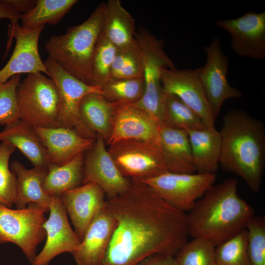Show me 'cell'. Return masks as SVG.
I'll return each instance as SVG.
<instances>
[{
  "label": "cell",
  "mask_w": 265,
  "mask_h": 265,
  "mask_svg": "<svg viewBox=\"0 0 265 265\" xmlns=\"http://www.w3.org/2000/svg\"><path fill=\"white\" fill-rule=\"evenodd\" d=\"M207 54L205 65L200 67L199 78L212 112L216 118L227 100L239 98L241 92L231 86L227 79L229 59L221 49V42L214 37L204 47Z\"/></svg>",
  "instance_id": "11"
},
{
  "label": "cell",
  "mask_w": 265,
  "mask_h": 265,
  "mask_svg": "<svg viewBox=\"0 0 265 265\" xmlns=\"http://www.w3.org/2000/svg\"><path fill=\"white\" fill-rule=\"evenodd\" d=\"M10 168L17 179L16 209H25L28 204L34 203L49 212L52 196L43 188L48 169L39 167L27 169L17 160L11 163Z\"/></svg>",
  "instance_id": "23"
},
{
  "label": "cell",
  "mask_w": 265,
  "mask_h": 265,
  "mask_svg": "<svg viewBox=\"0 0 265 265\" xmlns=\"http://www.w3.org/2000/svg\"><path fill=\"white\" fill-rule=\"evenodd\" d=\"M106 2L101 3L82 24L69 27L60 35L52 36L45 48L53 60L79 80L91 85L92 62L101 33Z\"/></svg>",
  "instance_id": "4"
},
{
  "label": "cell",
  "mask_w": 265,
  "mask_h": 265,
  "mask_svg": "<svg viewBox=\"0 0 265 265\" xmlns=\"http://www.w3.org/2000/svg\"><path fill=\"white\" fill-rule=\"evenodd\" d=\"M217 27L231 36V47L239 56L265 59V12L249 11L235 19L218 20Z\"/></svg>",
  "instance_id": "14"
},
{
  "label": "cell",
  "mask_w": 265,
  "mask_h": 265,
  "mask_svg": "<svg viewBox=\"0 0 265 265\" xmlns=\"http://www.w3.org/2000/svg\"><path fill=\"white\" fill-rule=\"evenodd\" d=\"M246 229L250 265H265V217L254 215L249 221Z\"/></svg>",
  "instance_id": "36"
},
{
  "label": "cell",
  "mask_w": 265,
  "mask_h": 265,
  "mask_svg": "<svg viewBox=\"0 0 265 265\" xmlns=\"http://www.w3.org/2000/svg\"><path fill=\"white\" fill-rule=\"evenodd\" d=\"M162 125L187 132L207 127L200 117L180 99L168 93H165Z\"/></svg>",
  "instance_id": "29"
},
{
  "label": "cell",
  "mask_w": 265,
  "mask_h": 265,
  "mask_svg": "<svg viewBox=\"0 0 265 265\" xmlns=\"http://www.w3.org/2000/svg\"><path fill=\"white\" fill-rule=\"evenodd\" d=\"M159 145L168 172L196 173L187 132L160 125Z\"/></svg>",
  "instance_id": "21"
},
{
  "label": "cell",
  "mask_w": 265,
  "mask_h": 265,
  "mask_svg": "<svg viewBox=\"0 0 265 265\" xmlns=\"http://www.w3.org/2000/svg\"><path fill=\"white\" fill-rule=\"evenodd\" d=\"M115 106V103L108 102L98 93L86 94L79 105V115L84 125L95 134L100 135L106 144L111 134Z\"/></svg>",
  "instance_id": "25"
},
{
  "label": "cell",
  "mask_w": 265,
  "mask_h": 265,
  "mask_svg": "<svg viewBox=\"0 0 265 265\" xmlns=\"http://www.w3.org/2000/svg\"><path fill=\"white\" fill-rule=\"evenodd\" d=\"M60 197L81 241L93 218L105 207V193L97 184L88 183L64 192Z\"/></svg>",
  "instance_id": "18"
},
{
  "label": "cell",
  "mask_w": 265,
  "mask_h": 265,
  "mask_svg": "<svg viewBox=\"0 0 265 265\" xmlns=\"http://www.w3.org/2000/svg\"><path fill=\"white\" fill-rule=\"evenodd\" d=\"M126 139H137L159 143V126L145 110L135 105L115 103L112 119L110 145Z\"/></svg>",
  "instance_id": "17"
},
{
  "label": "cell",
  "mask_w": 265,
  "mask_h": 265,
  "mask_svg": "<svg viewBox=\"0 0 265 265\" xmlns=\"http://www.w3.org/2000/svg\"><path fill=\"white\" fill-rule=\"evenodd\" d=\"M143 59L145 91L142 98L132 104L147 112L158 123L163 124L165 93L160 81L162 68L176 69L172 60L165 53L163 42L144 28L134 34Z\"/></svg>",
  "instance_id": "5"
},
{
  "label": "cell",
  "mask_w": 265,
  "mask_h": 265,
  "mask_svg": "<svg viewBox=\"0 0 265 265\" xmlns=\"http://www.w3.org/2000/svg\"><path fill=\"white\" fill-rule=\"evenodd\" d=\"M47 211L34 203L13 210L0 204V243L17 245L31 264L39 244L46 237L43 224Z\"/></svg>",
  "instance_id": "7"
},
{
  "label": "cell",
  "mask_w": 265,
  "mask_h": 265,
  "mask_svg": "<svg viewBox=\"0 0 265 265\" xmlns=\"http://www.w3.org/2000/svg\"><path fill=\"white\" fill-rule=\"evenodd\" d=\"M45 146L51 163L65 164L94 145L95 139L84 138L75 130L62 128L33 127Z\"/></svg>",
  "instance_id": "20"
},
{
  "label": "cell",
  "mask_w": 265,
  "mask_h": 265,
  "mask_svg": "<svg viewBox=\"0 0 265 265\" xmlns=\"http://www.w3.org/2000/svg\"><path fill=\"white\" fill-rule=\"evenodd\" d=\"M83 154L78 155L62 165H49L43 186L46 193L60 196L64 192L82 185Z\"/></svg>",
  "instance_id": "27"
},
{
  "label": "cell",
  "mask_w": 265,
  "mask_h": 265,
  "mask_svg": "<svg viewBox=\"0 0 265 265\" xmlns=\"http://www.w3.org/2000/svg\"><path fill=\"white\" fill-rule=\"evenodd\" d=\"M135 265H179L175 256L156 253L149 255Z\"/></svg>",
  "instance_id": "38"
},
{
  "label": "cell",
  "mask_w": 265,
  "mask_h": 265,
  "mask_svg": "<svg viewBox=\"0 0 265 265\" xmlns=\"http://www.w3.org/2000/svg\"><path fill=\"white\" fill-rule=\"evenodd\" d=\"M20 15L5 0H0V20L7 19L10 21H19Z\"/></svg>",
  "instance_id": "40"
},
{
  "label": "cell",
  "mask_w": 265,
  "mask_h": 265,
  "mask_svg": "<svg viewBox=\"0 0 265 265\" xmlns=\"http://www.w3.org/2000/svg\"><path fill=\"white\" fill-rule=\"evenodd\" d=\"M106 142L97 134L93 146L83 158L82 185L95 183L105 193L106 198L115 197L127 190L130 179L117 168L106 148Z\"/></svg>",
  "instance_id": "15"
},
{
  "label": "cell",
  "mask_w": 265,
  "mask_h": 265,
  "mask_svg": "<svg viewBox=\"0 0 265 265\" xmlns=\"http://www.w3.org/2000/svg\"><path fill=\"white\" fill-rule=\"evenodd\" d=\"M238 184L235 178L226 179L197 201L186 214L189 236L207 239L216 246L246 229L254 211L238 195Z\"/></svg>",
  "instance_id": "2"
},
{
  "label": "cell",
  "mask_w": 265,
  "mask_h": 265,
  "mask_svg": "<svg viewBox=\"0 0 265 265\" xmlns=\"http://www.w3.org/2000/svg\"><path fill=\"white\" fill-rule=\"evenodd\" d=\"M214 245L199 238L187 241L175 256L179 265H216Z\"/></svg>",
  "instance_id": "34"
},
{
  "label": "cell",
  "mask_w": 265,
  "mask_h": 265,
  "mask_svg": "<svg viewBox=\"0 0 265 265\" xmlns=\"http://www.w3.org/2000/svg\"><path fill=\"white\" fill-rule=\"evenodd\" d=\"M44 64L48 76L54 80L58 90L57 127L72 129L82 137L95 139L97 134L88 129L80 118L79 105L87 94H102L101 88L87 84L74 77L49 56Z\"/></svg>",
  "instance_id": "8"
},
{
  "label": "cell",
  "mask_w": 265,
  "mask_h": 265,
  "mask_svg": "<svg viewBox=\"0 0 265 265\" xmlns=\"http://www.w3.org/2000/svg\"><path fill=\"white\" fill-rule=\"evenodd\" d=\"M0 141L18 148L34 167L48 169L51 164L46 149L33 127L18 119L5 125Z\"/></svg>",
  "instance_id": "22"
},
{
  "label": "cell",
  "mask_w": 265,
  "mask_h": 265,
  "mask_svg": "<svg viewBox=\"0 0 265 265\" xmlns=\"http://www.w3.org/2000/svg\"><path fill=\"white\" fill-rule=\"evenodd\" d=\"M18 21H11L8 26L9 37L11 41L14 38L16 44L10 59L0 70V84L21 74L42 73L48 76L38 51V41L45 26L26 29Z\"/></svg>",
  "instance_id": "12"
},
{
  "label": "cell",
  "mask_w": 265,
  "mask_h": 265,
  "mask_svg": "<svg viewBox=\"0 0 265 265\" xmlns=\"http://www.w3.org/2000/svg\"><path fill=\"white\" fill-rule=\"evenodd\" d=\"M215 257L216 265H250L246 229L216 246Z\"/></svg>",
  "instance_id": "33"
},
{
  "label": "cell",
  "mask_w": 265,
  "mask_h": 265,
  "mask_svg": "<svg viewBox=\"0 0 265 265\" xmlns=\"http://www.w3.org/2000/svg\"><path fill=\"white\" fill-rule=\"evenodd\" d=\"M196 173L216 174L219 165L221 139L214 127L187 132Z\"/></svg>",
  "instance_id": "24"
},
{
  "label": "cell",
  "mask_w": 265,
  "mask_h": 265,
  "mask_svg": "<svg viewBox=\"0 0 265 265\" xmlns=\"http://www.w3.org/2000/svg\"><path fill=\"white\" fill-rule=\"evenodd\" d=\"M219 132V165L242 178L252 191L258 192L265 164L263 123L244 111L233 109L223 116Z\"/></svg>",
  "instance_id": "3"
},
{
  "label": "cell",
  "mask_w": 265,
  "mask_h": 265,
  "mask_svg": "<svg viewBox=\"0 0 265 265\" xmlns=\"http://www.w3.org/2000/svg\"><path fill=\"white\" fill-rule=\"evenodd\" d=\"M17 99L19 119L32 127H57L58 93L52 79L28 74L17 88Z\"/></svg>",
  "instance_id": "6"
},
{
  "label": "cell",
  "mask_w": 265,
  "mask_h": 265,
  "mask_svg": "<svg viewBox=\"0 0 265 265\" xmlns=\"http://www.w3.org/2000/svg\"><path fill=\"white\" fill-rule=\"evenodd\" d=\"M116 228L101 265H135L152 254L175 256L187 241L186 214L145 183L130 180L126 191L106 198Z\"/></svg>",
  "instance_id": "1"
},
{
  "label": "cell",
  "mask_w": 265,
  "mask_h": 265,
  "mask_svg": "<svg viewBox=\"0 0 265 265\" xmlns=\"http://www.w3.org/2000/svg\"><path fill=\"white\" fill-rule=\"evenodd\" d=\"M116 51L117 48L101 32L92 58L91 85L101 88L109 81Z\"/></svg>",
  "instance_id": "31"
},
{
  "label": "cell",
  "mask_w": 265,
  "mask_h": 265,
  "mask_svg": "<svg viewBox=\"0 0 265 265\" xmlns=\"http://www.w3.org/2000/svg\"><path fill=\"white\" fill-rule=\"evenodd\" d=\"M101 89L108 102L134 104L143 97L145 82L144 78L109 80Z\"/></svg>",
  "instance_id": "32"
},
{
  "label": "cell",
  "mask_w": 265,
  "mask_h": 265,
  "mask_svg": "<svg viewBox=\"0 0 265 265\" xmlns=\"http://www.w3.org/2000/svg\"><path fill=\"white\" fill-rule=\"evenodd\" d=\"M200 68L183 70L162 68L160 81L165 93L178 97L209 127H214V115L201 82Z\"/></svg>",
  "instance_id": "13"
},
{
  "label": "cell",
  "mask_w": 265,
  "mask_h": 265,
  "mask_svg": "<svg viewBox=\"0 0 265 265\" xmlns=\"http://www.w3.org/2000/svg\"><path fill=\"white\" fill-rule=\"evenodd\" d=\"M50 216L43 224L46 241L31 265H48L59 254H71L77 249L80 240L69 222L67 214L60 196H52L49 205Z\"/></svg>",
  "instance_id": "16"
},
{
  "label": "cell",
  "mask_w": 265,
  "mask_h": 265,
  "mask_svg": "<svg viewBox=\"0 0 265 265\" xmlns=\"http://www.w3.org/2000/svg\"><path fill=\"white\" fill-rule=\"evenodd\" d=\"M144 75L143 56L135 40L132 44L117 48L109 80L144 78Z\"/></svg>",
  "instance_id": "30"
},
{
  "label": "cell",
  "mask_w": 265,
  "mask_h": 265,
  "mask_svg": "<svg viewBox=\"0 0 265 265\" xmlns=\"http://www.w3.org/2000/svg\"><path fill=\"white\" fill-rule=\"evenodd\" d=\"M101 32L117 48L134 43V20L119 0L106 2Z\"/></svg>",
  "instance_id": "26"
},
{
  "label": "cell",
  "mask_w": 265,
  "mask_h": 265,
  "mask_svg": "<svg viewBox=\"0 0 265 265\" xmlns=\"http://www.w3.org/2000/svg\"><path fill=\"white\" fill-rule=\"evenodd\" d=\"M16 148L6 143L0 144V204L9 208L16 203L17 184L15 174L9 167V159Z\"/></svg>",
  "instance_id": "35"
},
{
  "label": "cell",
  "mask_w": 265,
  "mask_h": 265,
  "mask_svg": "<svg viewBox=\"0 0 265 265\" xmlns=\"http://www.w3.org/2000/svg\"><path fill=\"white\" fill-rule=\"evenodd\" d=\"M107 151L121 173L130 180L142 182L168 172L159 143L122 140Z\"/></svg>",
  "instance_id": "9"
},
{
  "label": "cell",
  "mask_w": 265,
  "mask_h": 265,
  "mask_svg": "<svg viewBox=\"0 0 265 265\" xmlns=\"http://www.w3.org/2000/svg\"><path fill=\"white\" fill-rule=\"evenodd\" d=\"M115 219L105 207L93 218L72 254L77 265H101L116 228Z\"/></svg>",
  "instance_id": "19"
},
{
  "label": "cell",
  "mask_w": 265,
  "mask_h": 265,
  "mask_svg": "<svg viewBox=\"0 0 265 265\" xmlns=\"http://www.w3.org/2000/svg\"><path fill=\"white\" fill-rule=\"evenodd\" d=\"M77 0H37L28 12L21 14V26L33 28L45 24L55 25L78 2Z\"/></svg>",
  "instance_id": "28"
},
{
  "label": "cell",
  "mask_w": 265,
  "mask_h": 265,
  "mask_svg": "<svg viewBox=\"0 0 265 265\" xmlns=\"http://www.w3.org/2000/svg\"><path fill=\"white\" fill-rule=\"evenodd\" d=\"M216 178V174L167 172L142 182L166 202L186 213L214 185Z\"/></svg>",
  "instance_id": "10"
},
{
  "label": "cell",
  "mask_w": 265,
  "mask_h": 265,
  "mask_svg": "<svg viewBox=\"0 0 265 265\" xmlns=\"http://www.w3.org/2000/svg\"><path fill=\"white\" fill-rule=\"evenodd\" d=\"M21 75L12 77L0 84V125H6L19 119L17 90Z\"/></svg>",
  "instance_id": "37"
},
{
  "label": "cell",
  "mask_w": 265,
  "mask_h": 265,
  "mask_svg": "<svg viewBox=\"0 0 265 265\" xmlns=\"http://www.w3.org/2000/svg\"><path fill=\"white\" fill-rule=\"evenodd\" d=\"M20 14H23L30 11L35 5V0H5Z\"/></svg>",
  "instance_id": "39"
}]
</instances>
